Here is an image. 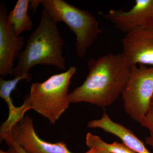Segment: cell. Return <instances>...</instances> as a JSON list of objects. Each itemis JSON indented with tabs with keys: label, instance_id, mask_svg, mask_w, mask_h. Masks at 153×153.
Instances as JSON below:
<instances>
[{
	"label": "cell",
	"instance_id": "6da1fadb",
	"mask_svg": "<svg viewBox=\"0 0 153 153\" xmlns=\"http://www.w3.org/2000/svg\"><path fill=\"white\" fill-rule=\"evenodd\" d=\"M88 66L84 82L68 94L69 102H87L103 108L111 105L123 92L131 66L121 53L89 59Z\"/></svg>",
	"mask_w": 153,
	"mask_h": 153
},
{
	"label": "cell",
	"instance_id": "7a4b0ae2",
	"mask_svg": "<svg viewBox=\"0 0 153 153\" xmlns=\"http://www.w3.org/2000/svg\"><path fill=\"white\" fill-rule=\"evenodd\" d=\"M64 44L57 23L43 9L38 27L30 35L25 49L17 56L14 78L25 75L32 77L30 70L38 65L65 70L66 59L63 55Z\"/></svg>",
	"mask_w": 153,
	"mask_h": 153
},
{
	"label": "cell",
	"instance_id": "3957f363",
	"mask_svg": "<svg viewBox=\"0 0 153 153\" xmlns=\"http://www.w3.org/2000/svg\"><path fill=\"white\" fill-rule=\"evenodd\" d=\"M76 71V67L71 66L67 71L52 75L44 82L32 83L30 93L21 106L24 114L34 110L55 124L69 107L68 88Z\"/></svg>",
	"mask_w": 153,
	"mask_h": 153
},
{
	"label": "cell",
	"instance_id": "277c9868",
	"mask_svg": "<svg viewBox=\"0 0 153 153\" xmlns=\"http://www.w3.org/2000/svg\"><path fill=\"white\" fill-rule=\"evenodd\" d=\"M40 2L56 23L63 22L74 33L76 55L85 57L88 49L102 32L95 16L63 0H40Z\"/></svg>",
	"mask_w": 153,
	"mask_h": 153
},
{
	"label": "cell",
	"instance_id": "5b68a950",
	"mask_svg": "<svg viewBox=\"0 0 153 153\" xmlns=\"http://www.w3.org/2000/svg\"><path fill=\"white\" fill-rule=\"evenodd\" d=\"M121 96L125 112L140 123L147 111L153 96V66H131Z\"/></svg>",
	"mask_w": 153,
	"mask_h": 153
},
{
	"label": "cell",
	"instance_id": "8992f818",
	"mask_svg": "<svg viewBox=\"0 0 153 153\" xmlns=\"http://www.w3.org/2000/svg\"><path fill=\"white\" fill-rule=\"evenodd\" d=\"M5 133L10 134L27 153H74L69 150L63 142L51 143L40 138L35 131L33 119L28 115H25ZM92 150L89 149L84 153H91Z\"/></svg>",
	"mask_w": 153,
	"mask_h": 153
},
{
	"label": "cell",
	"instance_id": "52a82bcc",
	"mask_svg": "<svg viewBox=\"0 0 153 153\" xmlns=\"http://www.w3.org/2000/svg\"><path fill=\"white\" fill-rule=\"evenodd\" d=\"M102 16L125 34L139 28L153 27V0H136L129 10H110Z\"/></svg>",
	"mask_w": 153,
	"mask_h": 153
},
{
	"label": "cell",
	"instance_id": "ba28073f",
	"mask_svg": "<svg viewBox=\"0 0 153 153\" xmlns=\"http://www.w3.org/2000/svg\"><path fill=\"white\" fill-rule=\"evenodd\" d=\"M121 54L129 66H153V27L139 28L121 40Z\"/></svg>",
	"mask_w": 153,
	"mask_h": 153
},
{
	"label": "cell",
	"instance_id": "9c48e42d",
	"mask_svg": "<svg viewBox=\"0 0 153 153\" xmlns=\"http://www.w3.org/2000/svg\"><path fill=\"white\" fill-rule=\"evenodd\" d=\"M7 10L0 5V75H14V62L25 44L24 37L7 25Z\"/></svg>",
	"mask_w": 153,
	"mask_h": 153
},
{
	"label": "cell",
	"instance_id": "30bf717a",
	"mask_svg": "<svg viewBox=\"0 0 153 153\" xmlns=\"http://www.w3.org/2000/svg\"><path fill=\"white\" fill-rule=\"evenodd\" d=\"M90 128H100L106 132L117 137L128 147L135 153H151L144 144L130 130L120 124L114 122L104 110L101 118L88 123Z\"/></svg>",
	"mask_w": 153,
	"mask_h": 153
},
{
	"label": "cell",
	"instance_id": "8fae6325",
	"mask_svg": "<svg viewBox=\"0 0 153 153\" xmlns=\"http://www.w3.org/2000/svg\"><path fill=\"white\" fill-rule=\"evenodd\" d=\"M23 79H24L23 76L10 80H6L2 77L0 78V97L7 102L9 108L8 117L1 126L0 134L9 131L14 124L24 117L20 112V106H15L11 97V94L16 89L17 84Z\"/></svg>",
	"mask_w": 153,
	"mask_h": 153
},
{
	"label": "cell",
	"instance_id": "7c38bea8",
	"mask_svg": "<svg viewBox=\"0 0 153 153\" xmlns=\"http://www.w3.org/2000/svg\"><path fill=\"white\" fill-rule=\"evenodd\" d=\"M31 1L18 0L7 16V25L13 28L17 35L25 31H30L33 28V23L28 14Z\"/></svg>",
	"mask_w": 153,
	"mask_h": 153
},
{
	"label": "cell",
	"instance_id": "4fadbf2b",
	"mask_svg": "<svg viewBox=\"0 0 153 153\" xmlns=\"http://www.w3.org/2000/svg\"><path fill=\"white\" fill-rule=\"evenodd\" d=\"M85 143L89 149L99 148L109 153H135L123 143L115 141L112 143H105L100 137L88 133L85 138Z\"/></svg>",
	"mask_w": 153,
	"mask_h": 153
},
{
	"label": "cell",
	"instance_id": "5bb4252c",
	"mask_svg": "<svg viewBox=\"0 0 153 153\" xmlns=\"http://www.w3.org/2000/svg\"><path fill=\"white\" fill-rule=\"evenodd\" d=\"M139 123L149 131V135L145 138V143L153 150V96L147 111Z\"/></svg>",
	"mask_w": 153,
	"mask_h": 153
},
{
	"label": "cell",
	"instance_id": "9a60e30c",
	"mask_svg": "<svg viewBox=\"0 0 153 153\" xmlns=\"http://www.w3.org/2000/svg\"><path fill=\"white\" fill-rule=\"evenodd\" d=\"M1 134V141L4 140L8 146L11 145V146H13L16 150L18 153H27L21 146L16 143L12 138V137L10 135V134L8 133H4L1 134Z\"/></svg>",
	"mask_w": 153,
	"mask_h": 153
},
{
	"label": "cell",
	"instance_id": "2e32d148",
	"mask_svg": "<svg viewBox=\"0 0 153 153\" xmlns=\"http://www.w3.org/2000/svg\"><path fill=\"white\" fill-rule=\"evenodd\" d=\"M8 146L9 148L7 151L5 152V151L1 150L0 153H19L13 146H11V145H8Z\"/></svg>",
	"mask_w": 153,
	"mask_h": 153
},
{
	"label": "cell",
	"instance_id": "e0dca14e",
	"mask_svg": "<svg viewBox=\"0 0 153 153\" xmlns=\"http://www.w3.org/2000/svg\"><path fill=\"white\" fill-rule=\"evenodd\" d=\"M93 149L91 153H109L106 151L99 148H91Z\"/></svg>",
	"mask_w": 153,
	"mask_h": 153
}]
</instances>
